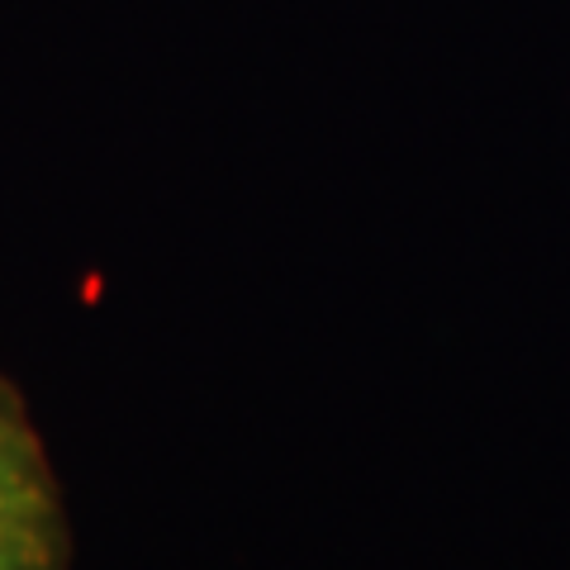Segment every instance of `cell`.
Here are the masks:
<instances>
[{"mask_svg": "<svg viewBox=\"0 0 570 570\" xmlns=\"http://www.w3.org/2000/svg\"><path fill=\"white\" fill-rule=\"evenodd\" d=\"M0 570H58V509L29 428L0 400Z\"/></svg>", "mask_w": 570, "mask_h": 570, "instance_id": "cell-1", "label": "cell"}]
</instances>
